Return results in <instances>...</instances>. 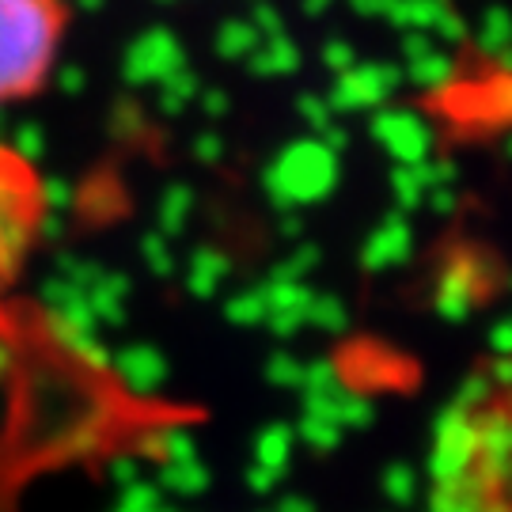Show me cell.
Segmentation results:
<instances>
[{
	"label": "cell",
	"instance_id": "6da1fadb",
	"mask_svg": "<svg viewBox=\"0 0 512 512\" xmlns=\"http://www.w3.org/2000/svg\"><path fill=\"white\" fill-rule=\"evenodd\" d=\"M433 512H512V357L482 365L444 406L429 456Z\"/></svg>",
	"mask_w": 512,
	"mask_h": 512
},
{
	"label": "cell",
	"instance_id": "7a4b0ae2",
	"mask_svg": "<svg viewBox=\"0 0 512 512\" xmlns=\"http://www.w3.org/2000/svg\"><path fill=\"white\" fill-rule=\"evenodd\" d=\"M69 23L65 0H0V110L46 92Z\"/></svg>",
	"mask_w": 512,
	"mask_h": 512
},
{
	"label": "cell",
	"instance_id": "3957f363",
	"mask_svg": "<svg viewBox=\"0 0 512 512\" xmlns=\"http://www.w3.org/2000/svg\"><path fill=\"white\" fill-rule=\"evenodd\" d=\"M50 224V186L23 148L0 141V315Z\"/></svg>",
	"mask_w": 512,
	"mask_h": 512
}]
</instances>
